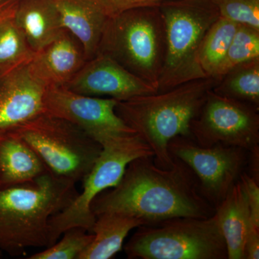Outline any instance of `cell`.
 Listing matches in <instances>:
<instances>
[{"mask_svg":"<svg viewBox=\"0 0 259 259\" xmlns=\"http://www.w3.org/2000/svg\"><path fill=\"white\" fill-rule=\"evenodd\" d=\"M171 158L167 169L157 166L153 156L131 161L118 185L94 199V214L122 213L139 218L144 225L175 218L212 216L215 209L201 194L194 172L179 158Z\"/></svg>","mask_w":259,"mask_h":259,"instance_id":"1","label":"cell"},{"mask_svg":"<svg viewBox=\"0 0 259 259\" xmlns=\"http://www.w3.org/2000/svg\"><path fill=\"white\" fill-rule=\"evenodd\" d=\"M77 194L76 184L49 171L0 188V251L20 256L29 248L49 247L51 218Z\"/></svg>","mask_w":259,"mask_h":259,"instance_id":"2","label":"cell"},{"mask_svg":"<svg viewBox=\"0 0 259 259\" xmlns=\"http://www.w3.org/2000/svg\"><path fill=\"white\" fill-rule=\"evenodd\" d=\"M218 82L213 77L192 80L162 93L118 101L115 112L150 146L156 165L167 169L172 165L168 143L177 136L192 138L191 122Z\"/></svg>","mask_w":259,"mask_h":259,"instance_id":"3","label":"cell"},{"mask_svg":"<svg viewBox=\"0 0 259 259\" xmlns=\"http://www.w3.org/2000/svg\"><path fill=\"white\" fill-rule=\"evenodd\" d=\"M98 53L157 90L166 55V30L158 5L127 10L109 19Z\"/></svg>","mask_w":259,"mask_h":259,"instance_id":"4","label":"cell"},{"mask_svg":"<svg viewBox=\"0 0 259 259\" xmlns=\"http://www.w3.org/2000/svg\"><path fill=\"white\" fill-rule=\"evenodd\" d=\"M166 30V55L157 93L207 78L199 66L201 44L220 18L212 0H166L158 5Z\"/></svg>","mask_w":259,"mask_h":259,"instance_id":"5","label":"cell"},{"mask_svg":"<svg viewBox=\"0 0 259 259\" xmlns=\"http://www.w3.org/2000/svg\"><path fill=\"white\" fill-rule=\"evenodd\" d=\"M124 250L128 258L228 259L215 214L143 225L124 245Z\"/></svg>","mask_w":259,"mask_h":259,"instance_id":"6","label":"cell"},{"mask_svg":"<svg viewBox=\"0 0 259 259\" xmlns=\"http://www.w3.org/2000/svg\"><path fill=\"white\" fill-rule=\"evenodd\" d=\"M41 160L48 171L76 184L90 173L102 146L79 126L44 113L10 130Z\"/></svg>","mask_w":259,"mask_h":259,"instance_id":"7","label":"cell"},{"mask_svg":"<svg viewBox=\"0 0 259 259\" xmlns=\"http://www.w3.org/2000/svg\"><path fill=\"white\" fill-rule=\"evenodd\" d=\"M100 144L101 153L82 181V192L51 218L49 246L54 244L64 231L74 227H81L92 233L96 220L91 208L94 199L104 191L118 185L131 161L153 156L150 146L136 134L115 135L102 140Z\"/></svg>","mask_w":259,"mask_h":259,"instance_id":"8","label":"cell"},{"mask_svg":"<svg viewBox=\"0 0 259 259\" xmlns=\"http://www.w3.org/2000/svg\"><path fill=\"white\" fill-rule=\"evenodd\" d=\"M168 151L192 170L201 194L214 209L245 171L249 155V151L235 146H200L192 138L185 136L171 139Z\"/></svg>","mask_w":259,"mask_h":259,"instance_id":"9","label":"cell"},{"mask_svg":"<svg viewBox=\"0 0 259 259\" xmlns=\"http://www.w3.org/2000/svg\"><path fill=\"white\" fill-rule=\"evenodd\" d=\"M191 136L202 146L259 148V107L218 95L211 90L190 125Z\"/></svg>","mask_w":259,"mask_h":259,"instance_id":"10","label":"cell"},{"mask_svg":"<svg viewBox=\"0 0 259 259\" xmlns=\"http://www.w3.org/2000/svg\"><path fill=\"white\" fill-rule=\"evenodd\" d=\"M117 100L74 93L63 86H49L44 112L79 126L100 143L114 135L136 134L117 115Z\"/></svg>","mask_w":259,"mask_h":259,"instance_id":"11","label":"cell"},{"mask_svg":"<svg viewBox=\"0 0 259 259\" xmlns=\"http://www.w3.org/2000/svg\"><path fill=\"white\" fill-rule=\"evenodd\" d=\"M64 87L80 95L107 96L117 101H125L134 97L157 93V90L152 85L101 53L87 61Z\"/></svg>","mask_w":259,"mask_h":259,"instance_id":"12","label":"cell"},{"mask_svg":"<svg viewBox=\"0 0 259 259\" xmlns=\"http://www.w3.org/2000/svg\"><path fill=\"white\" fill-rule=\"evenodd\" d=\"M30 60L0 74V132L15 128L44 112L48 86L34 74Z\"/></svg>","mask_w":259,"mask_h":259,"instance_id":"13","label":"cell"},{"mask_svg":"<svg viewBox=\"0 0 259 259\" xmlns=\"http://www.w3.org/2000/svg\"><path fill=\"white\" fill-rule=\"evenodd\" d=\"M62 28L79 41L85 60L98 52L110 17L98 0H54Z\"/></svg>","mask_w":259,"mask_h":259,"instance_id":"14","label":"cell"},{"mask_svg":"<svg viewBox=\"0 0 259 259\" xmlns=\"http://www.w3.org/2000/svg\"><path fill=\"white\" fill-rule=\"evenodd\" d=\"M86 61L79 41L64 30L54 41L35 53L30 64L34 74L48 87H64Z\"/></svg>","mask_w":259,"mask_h":259,"instance_id":"15","label":"cell"},{"mask_svg":"<svg viewBox=\"0 0 259 259\" xmlns=\"http://www.w3.org/2000/svg\"><path fill=\"white\" fill-rule=\"evenodd\" d=\"M14 20L34 53L54 41L64 30L54 0H20Z\"/></svg>","mask_w":259,"mask_h":259,"instance_id":"16","label":"cell"},{"mask_svg":"<svg viewBox=\"0 0 259 259\" xmlns=\"http://www.w3.org/2000/svg\"><path fill=\"white\" fill-rule=\"evenodd\" d=\"M214 214L226 241L228 259H245L250 213L246 193L240 180L215 209Z\"/></svg>","mask_w":259,"mask_h":259,"instance_id":"17","label":"cell"},{"mask_svg":"<svg viewBox=\"0 0 259 259\" xmlns=\"http://www.w3.org/2000/svg\"><path fill=\"white\" fill-rule=\"evenodd\" d=\"M47 171L23 140L11 131L0 132V188L33 180Z\"/></svg>","mask_w":259,"mask_h":259,"instance_id":"18","label":"cell"},{"mask_svg":"<svg viewBox=\"0 0 259 259\" xmlns=\"http://www.w3.org/2000/svg\"><path fill=\"white\" fill-rule=\"evenodd\" d=\"M144 225L139 218L118 212H105L96 216L93 241L79 259L113 258L123 248L130 232Z\"/></svg>","mask_w":259,"mask_h":259,"instance_id":"19","label":"cell"},{"mask_svg":"<svg viewBox=\"0 0 259 259\" xmlns=\"http://www.w3.org/2000/svg\"><path fill=\"white\" fill-rule=\"evenodd\" d=\"M212 90L218 95L259 107V59L230 70Z\"/></svg>","mask_w":259,"mask_h":259,"instance_id":"20","label":"cell"},{"mask_svg":"<svg viewBox=\"0 0 259 259\" xmlns=\"http://www.w3.org/2000/svg\"><path fill=\"white\" fill-rule=\"evenodd\" d=\"M239 24L220 18L204 35L199 49L198 60L207 77L214 78L231 45Z\"/></svg>","mask_w":259,"mask_h":259,"instance_id":"21","label":"cell"},{"mask_svg":"<svg viewBox=\"0 0 259 259\" xmlns=\"http://www.w3.org/2000/svg\"><path fill=\"white\" fill-rule=\"evenodd\" d=\"M34 54L15 23L14 15L0 23V74L30 61Z\"/></svg>","mask_w":259,"mask_h":259,"instance_id":"22","label":"cell"},{"mask_svg":"<svg viewBox=\"0 0 259 259\" xmlns=\"http://www.w3.org/2000/svg\"><path fill=\"white\" fill-rule=\"evenodd\" d=\"M257 59H259V30L239 25L214 78L221 79L238 65Z\"/></svg>","mask_w":259,"mask_h":259,"instance_id":"23","label":"cell"},{"mask_svg":"<svg viewBox=\"0 0 259 259\" xmlns=\"http://www.w3.org/2000/svg\"><path fill=\"white\" fill-rule=\"evenodd\" d=\"M93 233L81 227L64 232L54 244L28 257V259H79L93 241Z\"/></svg>","mask_w":259,"mask_h":259,"instance_id":"24","label":"cell"},{"mask_svg":"<svg viewBox=\"0 0 259 259\" xmlns=\"http://www.w3.org/2000/svg\"><path fill=\"white\" fill-rule=\"evenodd\" d=\"M221 18L259 30V0H212Z\"/></svg>","mask_w":259,"mask_h":259,"instance_id":"25","label":"cell"},{"mask_svg":"<svg viewBox=\"0 0 259 259\" xmlns=\"http://www.w3.org/2000/svg\"><path fill=\"white\" fill-rule=\"evenodd\" d=\"M249 204L250 222L259 226V181L244 171L240 177Z\"/></svg>","mask_w":259,"mask_h":259,"instance_id":"26","label":"cell"},{"mask_svg":"<svg viewBox=\"0 0 259 259\" xmlns=\"http://www.w3.org/2000/svg\"><path fill=\"white\" fill-rule=\"evenodd\" d=\"M106 10L110 18L120 14L127 10L156 6L166 0H98Z\"/></svg>","mask_w":259,"mask_h":259,"instance_id":"27","label":"cell"},{"mask_svg":"<svg viewBox=\"0 0 259 259\" xmlns=\"http://www.w3.org/2000/svg\"><path fill=\"white\" fill-rule=\"evenodd\" d=\"M259 258V226L250 222L245 244V259Z\"/></svg>","mask_w":259,"mask_h":259,"instance_id":"28","label":"cell"},{"mask_svg":"<svg viewBox=\"0 0 259 259\" xmlns=\"http://www.w3.org/2000/svg\"><path fill=\"white\" fill-rule=\"evenodd\" d=\"M20 0H6L0 3V23L15 14Z\"/></svg>","mask_w":259,"mask_h":259,"instance_id":"29","label":"cell"},{"mask_svg":"<svg viewBox=\"0 0 259 259\" xmlns=\"http://www.w3.org/2000/svg\"><path fill=\"white\" fill-rule=\"evenodd\" d=\"M1 257H2V252L0 251V258H1Z\"/></svg>","mask_w":259,"mask_h":259,"instance_id":"30","label":"cell"},{"mask_svg":"<svg viewBox=\"0 0 259 259\" xmlns=\"http://www.w3.org/2000/svg\"><path fill=\"white\" fill-rule=\"evenodd\" d=\"M3 1H6V0H0V3H1V2H3Z\"/></svg>","mask_w":259,"mask_h":259,"instance_id":"31","label":"cell"}]
</instances>
